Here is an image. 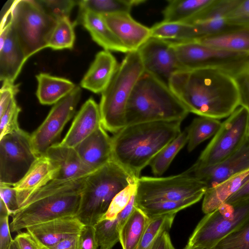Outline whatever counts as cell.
Instances as JSON below:
<instances>
[{
  "label": "cell",
  "instance_id": "1",
  "mask_svg": "<svg viewBox=\"0 0 249 249\" xmlns=\"http://www.w3.org/2000/svg\"><path fill=\"white\" fill-rule=\"evenodd\" d=\"M168 86L189 112L216 119L228 117L240 106L232 75L213 68L179 71Z\"/></svg>",
  "mask_w": 249,
  "mask_h": 249
},
{
  "label": "cell",
  "instance_id": "2",
  "mask_svg": "<svg viewBox=\"0 0 249 249\" xmlns=\"http://www.w3.org/2000/svg\"><path fill=\"white\" fill-rule=\"evenodd\" d=\"M181 122L156 121L125 126L111 138V160L137 180L154 157L181 133Z\"/></svg>",
  "mask_w": 249,
  "mask_h": 249
},
{
  "label": "cell",
  "instance_id": "3",
  "mask_svg": "<svg viewBox=\"0 0 249 249\" xmlns=\"http://www.w3.org/2000/svg\"><path fill=\"white\" fill-rule=\"evenodd\" d=\"M87 177L52 180L35 192L12 216L10 231H18L61 217L76 216Z\"/></svg>",
  "mask_w": 249,
  "mask_h": 249
},
{
  "label": "cell",
  "instance_id": "4",
  "mask_svg": "<svg viewBox=\"0 0 249 249\" xmlns=\"http://www.w3.org/2000/svg\"><path fill=\"white\" fill-rule=\"evenodd\" d=\"M189 113L168 85L144 71L128 101L125 126L156 121L182 122Z\"/></svg>",
  "mask_w": 249,
  "mask_h": 249
},
{
  "label": "cell",
  "instance_id": "5",
  "mask_svg": "<svg viewBox=\"0 0 249 249\" xmlns=\"http://www.w3.org/2000/svg\"><path fill=\"white\" fill-rule=\"evenodd\" d=\"M136 181L120 165L110 161L87 177L76 216L84 225L94 226L116 195Z\"/></svg>",
  "mask_w": 249,
  "mask_h": 249
},
{
  "label": "cell",
  "instance_id": "6",
  "mask_svg": "<svg viewBox=\"0 0 249 249\" xmlns=\"http://www.w3.org/2000/svg\"><path fill=\"white\" fill-rule=\"evenodd\" d=\"M144 71L138 51L127 53L107 88L101 93L99 107L102 126L116 133L125 126L126 105Z\"/></svg>",
  "mask_w": 249,
  "mask_h": 249
},
{
  "label": "cell",
  "instance_id": "7",
  "mask_svg": "<svg viewBox=\"0 0 249 249\" xmlns=\"http://www.w3.org/2000/svg\"><path fill=\"white\" fill-rule=\"evenodd\" d=\"M9 19L27 60L48 47L56 20L37 0H15Z\"/></svg>",
  "mask_w": 249,
  "mask_h": 249
},
{
  "label": "cell",
  "instance_id": "8",
  "mask_svg": "<svg viewBox=\"0 0 249 249\" xmlns=\"http://www.w3.org/2000/svg\"><path fill=\"white\" fill-rule=\"evenodd\" d=\"M249 219V199L235 204L225 202L200 220L186 246L212 249Z\"/></svg>",
  "mask_w": 249,
  "mask_h": 249
},
{
  "label": "cell",
  "instance_id": "9",
  "mask_svg": "<svg viewBox=\"0 0 249 249\" xmlns=\"http://www.w3.org/2000/svg\"><path fill=\"white\" fill-rule=\"evenodd\" d=\"M172 42L182 70L213 68L234 76L249 65L248 53L218 49L196 41Z\"/></svg>",
  "mask_w": 249,
  "mask_h": 249
},
{
  "label": "cell",
  "instance_id": "10",
  "mask_svg": "<svg viewBox=\"0 0 249 249\" xmlns=\"http://www.w3.org/2000/svg\"><path fill=\"white\" fill-rule=\"evenodd\" d=\"M206 190L204 182L186 171L164 178L142 177L136 182V205L181 200L196 196L203 197Z\"/></svg>",
  "mask_w": 249,
  "mask_h": 249
},
{
  "label": "cell",
  "instance_id": "11",
  "mask_svg": "<svg viewBox=\"0 0 249 249\" xmlns=\"http://www.w3.org/2000/svg\"><path fill=\"white\" fill-rule=\"evenodd\" d=\"M249 112L239 106L221 126L192 167L204 168L221 162L237 151L249 138Z\"/></svg>",
  "mask_w": 249,
  "mask_h": 249
},
{
  "label": "cell",
  "instance_id": "12",
  "mask_svg": "<svg viewBox=\"0 0 249 249\" xmlns=\"http://www.w3.org/2000/svg\"><path fill=\"white\" fill-rule=\"evenodd\" d=\"M39 157L26 132L19 129L4 136L0 139V184L16 186Z\"/></svg>",
  "mask_w": 249,
  "mask_h": 249
},
{
  "label": "cell",
  "instance_id": "13",
  "mask_svg": "<svg viewBox=\"0 0 249 249\" xmlns=\"http://www.w3.org/2000/svg\"><path fill=\"white\" fill-rule=\"evenodd\" d=\"M81 95V89L76 86L54 105L44 122L31 135L33 148L38 157L45 155L50 147L57 143L65 125L74 114Z\"/></svg>",
  "mask_w": 249,
  "mask_h": 249
},
{
  "label": "cell",
  "instance_id": "14",
  "mask_svg": "<svg viewBox=\"0 0 249 249\" xmlns=\"http://www.w3.org/2000/svg\"><path fill=\"white\" fill-rule=\"evenodd\" d=\"M138 51L144 71L167 85L173 74L182 70L171 41L150 37Z\"/></svg>",
  "mask_w": 249,
  "mask_h": 249
},
{
  "label": "cell",
  "instance_id": "15",
  "mask_svg": "<svg viewBox=\"0 0 249 249\" xmlns=\"http://www.w3.org/2000/svg\"><path fill=\"white\" fill-rule=\"evenodd\" d=\"M249 169V138L237 151L217 164L204 168L191 166L185 171L204 182L207 189Z\"/></svg>",
  "mask_w": 249,
  "mask_h": 249
},
{
  "label": "cell",
  "instance_id": "16",
  "mask_svg": "<svg viewBox=\"0 0 249 249\" xmlns=\"http://www.w3.org/2000/svg\"><path fill=\"white\" fill-rule=\"evenodd\" d=\"M26 60L9 19L0 31V81L14 83Z\"/></svg>",
  "mask_w": 249,
  "mask_h": 249
},
{
  "label": "cell",
  "instance_id": "17",
  "mask_svg": "<svg viewBox=\"0 0 249 249\" xmlns=\"http://www.w3.org/2000/svg\"><path fill=\"white\" fill-rule=\"evenodd\" d=\"M85 225L76 216L55 218L26 228L41 249H49L61 240L79 233Z\"/></svg>",
  "mask_w": 249,
  "mask_h": 249
},
{
  "label": "cell",
  "instance_id": "18",
  "mask_svg": "<svg viewBox=\"0 0 249 249\" xmlns=\"http://www.w3.org/2000/svg\"><path fill=\"white\" fill-rule=\"evenodd\" d=\"M102 16L129 52L138 50L150 38V28L137 22L130 13Z\"/></svg>",
  "mask_w": 249,
  "mask_h": 249
},
{
  "label": "cell",
  "instance_id": "19",
  "mask_svg": "<svg viewBox=\"0 0 249 249\" xmlns=\"http://www.w3.org/2000/svg\"><path fill=\"white\" fill-rule=\"evenodd\" d=\"M74 148L83 161L93 171L111 161V138L102 125Z\"/></svg>",
  "mask_w": 249,
  "mask_h": 249
},
{
  "label": "cell",
  "instance_id": "20",
  "mask_svg": "<svg viewBox=\"0 0 249 249\" xmlns=\"http://www.w3.org/2000/svg\"><path fill=\"white\" fill-rule=\"evenodd\" d=\"M102 125L99 105L89 98L83 105L71 127L59 143L75 148Z\"/></svg>",
  "mask_w": 249,
  "mask_h": 249
},
{
  "label": "cell",
  "instance_id": "21",
  "mask_svg": "<svg viewBox=\"0 0 249 249\" xmlns=\"http://www.w3.org/2000/svg\"><path fill=\"white\" fill-rule=\"evenodd\" d=\"M45 155L59 167L53 180H65L83 178L94 172L83 161L74 148L57 143L50 147Z\"/></svg>",
  "mask_w": 249,
  "mask_h": 249
},
{
  "label": "cell",
  "instance_id": "22",
  "mask_svg": "<svg viewBox=\"0 0 249 249\" xmlns=\"http://www.w3.org/2000/svg\"><path fill=\"white\" fill-rule=\"evenodd\" d=\"M58 169L46 155L39 157L23 178L14 186L19 207L33 193L53 180Z\"/></svg>",
  "mask_w": 249,
  "mask_h": 249
},
{
  "label": "cell",
  "instance_id": "23",
  "mask_svg": "<svg viewBox=\"0 0 249 249\" xmlns=\"http://www.w3.org/2000/svg\"><path fill=\"white\" fill-rule=\"evenodd\" d=\"M119 65L108 51L98 52L80 82V86L95 93H102L108 87Z\"/></svg>",
  "mask_w": 249,
  "mask_h": 249
},
{
  "label": "cell",
  "instance_id": "24",
  "mask_svg": "<svg viewBox=\"0 0 249 249\" xmlns=\"http://www.w3.org/2000/svg\"><path fill=\"white\" fill-rule=\"evenodd\" d=\"M76 24L81 23L93 40L104 50L127 53L128 50L114 34L103 16L90 11H79Z\"/></svg>",
  "mask_w": 249,
  "mask_h": 249
},
{
  "label": "cell",
  "instance_id": "25",
  "mask_svg": "<svg viewBox=\"0 0 249 249\" xmlns=\"http://www.w3.org/2000/svg\"><path fill=\"white\" fill-rule=\"evenodd\" d=\"M249 180V169L207 189L203 196L202 212L210 213L225 203Z\"/></svg>",
  "mask_w": 249,
  "mask_h": 249
},
{
  "label": "cell",
  "instance_id": "26",
  "mask_svg": "<svg viewBox=\"0 0 249 249\" xmlns=\"http://www.w3.org/2000/svg\"><path fill=\"white\" fill-rule=\"evenodd\" d=\"M38 86L36 96L40 104H55L68 95L76 86L70 80L59 77L40 73L36 75Z\"/></svg>",
  "mask_w": 249,
  "mask_h": 249
},
{
  "label": "cell",
  "instance_id": "27",
  "mask_svg": "<svg viewBox=\"0 0 249 249\" xmlns=\"http://www.w3.org/2000/svg\"><path fill=\"white\" fill-rule=\"evenodd\" d=\"M135 196L136 192L115 219L101 220L94 226L99 249H112L119 241L120 231L136 206Z\"/></svg>",
  "mask_w": 249,
  "mask_h": 249
},
{
  "label": "cell",
  "instance_id": "28",
  "mask_svg": "<svg viewBox=\"0 0 249 249\" xmlns=\"http://www.w3.org/2000/svg\"><path fill=\"white\" fill-rule=\"evenodd\" d=\"M194 41L218 49L249 54L248 28L232 30Z\"/></svg>",
  "mask_w": 249,
  "mask_h": 249
},
{
  "label": "cell",
  "instance_id": "29",
  "mask_svg": "<svg viewBox=\"0 0 249 249\" xmlns=\"http://www.w3.org/2000/svg\"><path fill=\"white\" fill-rule=\"evenodd\" d=\"M213 0H169L162 11V21L185 23L208 7Z\"/></svg>",
  "mask_w": 249,
  "mask_h": 249
},
{
  "label": "cell",
  "instance_id": "30",
  "mask_svg": "<svg viewBox=\"0 0 249 249\" xmlns=\"http://www.w3.org/2000/svg\"><path fill=\"white\" fill-rule=\"evenodd\" d=\"M149 221V217L136 205L119 233V242L122 249H136Z\"/></svg>",
  "mask_w": 249,
  "mask_h": 249
},
{
  "label": "cell",
  "instance_id": "31",
  "mask_svg": "<svg viewBox=\"0 0 249 249\" xmlns=\"http://www.w3.org/2000/svg\"><path fill=\"white\" fill-rule=\"evenodd\" d=\"M150 28V37L174 42L193 41L196 39L193 26L190 24L162 21Z\"/></svg>",
  "mask_w": 249,
  "mask_h": 249
},
{
  "label": "cell",
  "instance_id": "32",
  "mask_svg": "<svg viewBox=\"0 0 249 249\" xmlns=\"http://www.w3.org/2000/svg\"><path fill=\"white\" fill-rule=\"evenodd\" d=\"M144 0H78L79 11H88L97 14L130 13L132 8L145 2Z\"/></svg>",
  "mask_w": 249,
  "mask_h": 249
},
{
  "label": "cell",
  "instance_id": "33",
  "mask_svg": "<svg viewBox=\"0 0 249 249\" xmlns=\"http://www.w3.org/2000/svg\"><path fill=\"white\" fill-rule=\"evenodd\" d=\"M221 124L219 120L214 118L203 116L195 118L186 128L188 151H193L201 143L213 137L219 130Z\"/></svg>",
  "mask_w": 249,
  "mask_h": 249
},
{
  "label": "cell",
  "instance_id": "34",
  "mask_svg": "<svg viewBox=\"0 0 249 249\" xmlns=\"http://www.w3.org/2000/svg\"><path fill=\"white\" fill-rule=\"evenodd\" d=\"M187 142L188 133L186 128L151 160L149 165L153 173L156 176L162 175L168 168L177 154Z\"/></svg>",
  "mask_w": 249,
  "mask_h": 249
},
{
  "label": "cell",
  "instance_id": "35",
  "mask_svg": "<svg viewBox=\"0 0 249 249\" xmlns=\"http://www.w3.org/2000/svg\"><path fill=\"white\" fill-rule=\"evenodd\" d=\"M203 196H196L177 201H162L137 206L149 217L177 213L178 212L198 202Z\"/></svg>",
  "mask_w": 249,
  "mask_h": 249
},
{
  "label": "cell",
  "instance_id": "36",
  "mask_svg": "<svg viewBox=\"0 0 249 249\" xmlns=\"http://www.w3.org/2000/svg\"><path fill=\"white\" fill-rule=\"evenodd\" d=\"M69 18L56 20V24L50 38L48 47L54 50L72 49L75 41L74 27Z\"/></svg>",
  "mask_w": 249,
  "mask_h": 249
},
{
  "label": "cell",
  "instance_id": "37",
  "mask_svg": "<svg viewBox=\"0 0 249 249\" xmlns=\"http://www.w3.org/2000/svg\"><path fill=\"white\" fill-rule=\"evenodd\" d=\"M176 213L165 214L150 218L145 232L136 249H151L155 240L162 231H169Z\"/></svg>",
  "mask_w": 249,
  "mask_h": 249
},
{
  "label": "cell",
  "instance_id": "38",
  "mask_svg": "<svg viewBox=\"0 0 249 249\" xmlns=\"http://www.w3.org/2000/svg\"><path fill=\"white\" fill-rule=\"evenodd\" d=\"M241 1V0H214L208 7L185 23L191 24L208 19L225 18Z\"/></svg>",
  "mask_w": 249,
  "mask_h": 249
},
{
  "label": "cell",
  "instance_id": "39",
  "mask_svg": "<svg viewBox=\"0 0 249 249\" xmlns=\"http://www.w3.org/2000/svg\"><path fill=\"white\" fill-rule=\"evenodd\" d=\"M212 249H249V219Z\"/></svg>",
  "mask_w": 249,
  "mask_h": 249
},
{
  "label": "cell",
  "instance_id": "40",
  "mask_svg": "<svg viewBox=\"0 0 249 249\" xmlns=\"http://www.w3.org/2000/svg\"><path fill=\"white\" fill-rule=\"evenodd\" d=\"M136 181L134 182L120 192L112 199L107 212L101 220L115 219L128 204L136 190ZM99 220V221H100Z\"/></svg>",
  "mask_w": 249,
  "mask_h": 249
},
{
  "label": "cell",
  "instance_id": "41",
  "mask_svg": "<svg viewBox=\"0 0 249 249\" xmlns=\"http://www.w3.org/2000/svg\"><path fill=\"white\" fill-rule=\"evenodd\" d=\"M44 11L56 20L63 18H69L73 8L78 4L73 0H37Z\"/></svg>",
  "mask_w": 249,
  "mask_h": 249
},
{
  "label": "cell",
  "instance_id": "42",
  "mask_svg": "<svg viewBox=\"0 0 249 249\" xmlns=\"http://www.w3.org/2000/svg\"><path fill=\"white\" fill-rule=\"evenodd\" d=\"M20 111V108L14 98L3 114L0 116V139L8 133L20 129L18 122Z\"/></svg>",
  "mask_w": 249,
  "mask_h": 249
},
{
  "label": "cell",
  "instance_id": "43",
  "mask_svg": "<svg viewBox=\"0 0 249 249\" xmlns=\"http://www.w3.org/2000/svg\"><path fill=\"white\" fill-rule=\"evenodd\" d=\"M225 18L231 26L249 28V0H241Z\"/></svg>",
  "mask_w": 249,
  "mask_h": 249
},
{
  "label": "cell",
  "instance_id": "44",
  "mask_svg": "<svg viewBox=\"0 0 249 249\" xmlns=\"http://www.w3.org/2000/svg\"><path fill=\"white\" fill-rule=\"evenodd\" d=\"M240 95V106L249 112V65L233 76Z\"/></svg>",
  "mask_w": 249,
  "mask_h": 249
},
{
  "label": "cell",
  "instance_id": "45",
  "mask_svg": "<svg viewBox=\"0 0 249 249\" xmlns=\"http://www.w3.org/2000/svg\"><path fill=\"white\" fill-rule=\"evenodd\" d=\"M0 199L5 204L10 215L13 216L19 209L17 192L14 187L0 184Z\"/></svg>",
  "mask_w": 249,
  "mask_h": 249
},
{
  "label": "cell",
  "instance_id": "46",
  "mask_svg": "<svg viewBox=\"0 0 249 249\" xmlns=\"http://www.w3.org/2000/svg\"><path fill=\"white\" fill-rule=\"evenodd\" d=\"M19 84L3 82L0 89V116L5 112L12 100L19 91Z\"/></svg>",
  "mask_w": 249,
  "mask_h": 249
},
{
  "label": "cell",
  "instance_id": "47",
  "mask_svg": "<svg viewBox=\"0 0 249 249\" xmlns=\"http://www.w3.org/2000/svg\"><path fill=\"white\" fill-rule=\"evenodd\" d=\"M98 247L94 226L85 225L80 233V249H97Z\"/></svg>",
  "mask_w": 249,
  "mask_h": 249
},
{
  "label": "cell",
  "instance_id": "48",
  "mask_svg": "<svg viewBox=\"0 0 249 249\" xmlns=\"http://www.w3.org/2000/svg\"><path fill=\"white\" fill-rule=\"evenodd\" d=\"M8 217H0V249H10L13 240L10 235Z\"/></svg>",
  "mask_w": 249,
  "mask_h": 249
},
{
  "label": "cell",
  "instance_id": "49",
  "mask_svg": "<svg viewBox=\"0 0 249 249\" xmlns=\"http://www.w3.org/2000/svg\"><path fill=\"white\" fill-rule=\"evenodd\" d=\"M14 239L20 249H41L28 231L18 233Z\"/></svg>",
  "mask_w": 249,
  "mask_h": 249
},
{
  "label": "cell",
  "instance_id": "50",
  "mask_svg": "<svg viewBox=\"0 0 249 249\" xmlns=\"http://www.w3.org/2000/svg\"><path fill=\"white\" fill-rule=\"evenodd\" d=\"M80 233L61 240L49 249H80Z\"/></svg>",
  "mask_w": 249,
  "mask_h": 249
},
{
  "label": "cell",
  "instance_id": "51",
  "mask_svg": "<svg viewBox=\"0 0 249 249\" xmlns=\"http://www.w3.org/2000/svg\"><path fill=\"white\" fill-rule=\"evenodd\" d=\"M151 249H175L172 243L169 231H163L158 236Z\"/></svg>",
  "mask_w": 249,
  "mask_h": 249
},
{
  "label": "cell",
  "instance_id": "52",
  "mask_svg": "<svg viewBox=\"0 0 249 249\" xmlns=\"http://www.w3.org/2000/svg\"><path fill=\"white\" fill-rule=\"evenodd\" d=\"M249 199V180L235 194L231 196L226 203L235 204Z\"/></svg>",
  "mask_w": 249,
  "mask_h": 249
},
{
  "label": "cell",
  "instance_id": "53",
  "mask_svg": "<svg viewBox=\"0 0 249 249\" xmlns=\"http://www.w3.org/2000/svg\"><path fill=\"white\" fill-rule=\"evenodd\" d=\"M15 0L7 1L4 5L0 14V29L3 28L7 22L9 16L11 15V11Z\"/></svg>",
  "mask_w": 249,
  "mask_h": 249
},
{
  "label": "cell",
  "instance_id": "54",
  "mask_svg": "<svg viewBox=\"0 0 249 249\" xmlns=\"http://www.w3.org/2000/svg\"><path fill=\"white\" fill-rule=\"evenodd\" d=\"M10 214L8 210L3 202V201L0 199V217L9 216Z\"/></svg>",
  "mask_w": 249,
  "mask_h": 249
},
{
  "label": "cell",
  "instance_id": "55",
  "mask_svg": "<svg viewBox=\"0 0 249 249\" xmlns=\"http://www.w3.org/2000/svg\"><path fill=\"white\" fill-rule=\"evenodd\" d=\"M10 249H20L17 242L14 240V239H13L12 241Z\"/></svg>",
  "mask_w": 249,
  "mask_h": 249
},
{
  "label": "cell",
  "instance_id": "56",
  "mask_svg": "<svg viewBox=\"0 0 249 249\" xmlns=\"http://www.w3.org/2000/svg\"><path fill=\"white\" fill-rule=\"evenodd\" d=\"M184 249H202V248H197V247H190L186 246V247H185V248Z\"/></svg>",
  "mask_w": 249,
  "mask_h": 249
},
{
  "label": "cell",
  "instance_id": "57",
  "mask_svg": "<svg viewBox=\"0 0 249 249\" xmlns=\"http://www.w3.org/2000/svg\"><path fill=\"white\" fill-rule=\"evenodd\" d=\"M248 137L249 138V128H248Z\"/></svg>",
  "mask_w": 249,
  "mask_h": 249
}]
</instances>
